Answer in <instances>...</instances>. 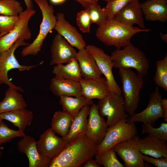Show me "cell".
I'll return each instance as SVG.
<instances>
[{"label": "cell", "mask_w": 167, "mask_h": 167, "mask_svg": "<svg viewBox=\"0 0 167 167\" xmlns=\"http://www.w3.org/2000/svg\"><path fill=\"white\" fill-rule=\"evenodd\" d=\"M97 146L86 135L77 138L66 144L49 167H79L94 157Z\"/></svg>", "instance_id": "6da1fadb"}, {"label": "cell", "mask_w": 167, "mask_h": 167, "mask_svg": "<svg viewBox=\"0 0 167 167\" xmlns=\"http://www.w3.org/2000/svg\"><path fill=\"white\" fill-rule=\"evenodd\" d=\"M150 29H142L120 22L114 18L108 20L97 28L96 36L104 44L121 49L131 43L132 37L140 32H148Z\"/></svg>", "instance_id": "7a4b0ae2"}, {"label": "cell", "mask_w": 167, "mask_h": 167, "mask_svg": "<svg viewBox=\"0 0 167 167\" xmlns=\"http://www.w3.org/2000/svg\"><path fill=\"white\" fill-rule=\"evenodd\" d=\"M115 68H133L143 78L148 72L150 62L144 53L132 43L123 48L116 49L110 56Z\"/></svg>", "instance_id": "3957f363"}, {"label": "cell", "mask_w": 167, "mask_h": 167, "mask_svg": "<svg viewBox=\"0 0 167 167\" xmlns=\"http://www.w3.org/2000/svg\"><path fill=\"white\" fill-rule=\"evenodd\" d=\"M118 74L122 84V94L125 110L130 116L135 112L139 106L143 78L129 68H119Z\"/></svg>", "instance_id": "277c9868"}, {"label": "cell", "mask_w": 167, "mask_h": 167, "mask_svg": "<svg viewBox=\"0 0 167 167\" xmlns=\"http://www.w3.org/2000/svg\"><path fill=\"white\" fill-rule=\"evenodd\" d=\"M39 7L42 13V19L38 35L33 42L22 50L23 57L28 55H36L40 51L44 41L48 33L54 29L57 18L54 15L53 6L50 5L47 0H33Z\"/></svg>", "instance_id": "5b68a950"}, {"label": "cell", "mask_w": 167, "mask_h": 167, "mask_svg": "<svg viewBox=\"0 0 167 167\" xmlns=\"http://www.w3.org/2000/svg\"><path fill=\"white\" fill-rule=\"evenodd\" d=\"M97 105L100 115L107 118L108 127L127 119L129 116L126 111L122 94L110 92L104 98L99 100Z\"/></svg>", "instance_id": "8992f818"}, {"label": "cell", "mask_w": 167, "mask_h": 167, "mask_svg": "<svg viewBox=\"0 0 167 167\" xmlns=\"http://www.w3.org/2000/svg\"><path fill=\"white\" fill-rule=\"evenodd\" d=\"M24 41L19 39L7 51L0 52V84H5L9 87L16 89L22 92L24 91L22 88L16 86L11 82L8 76V72L14 69H17L19 71H28L39 65V64L35 65H22L17 60L14 54L17 48L21 46H26L30 44Z\"/></svg>", "instance_id": "52a82bcc"}, {"label": "cell", "mask_w": 167, "mask_h": 167, "mask_svg": "<svg viewBox=\"0 0 167 167\" xmlns=\"http://www.w3.org/2000/svg\"><path fill=\"white\" fill-rule=\"evenodd\" d=\"M135 123H128L127 119L123 120L109 127L104 139L97 146L96 153H101L136 135L137 129Z\"/></svg>", "instance_id": "ba28073f"}, {"label": "cell", "mask_w": 167, "mask_h": 167, "mask_svg": "<svg viewBox=\"0 0 167 167\" xmlns=\"http://www.w3.org/2000/svg\"><path fill=\"white\" fill-rule=\"evenodd\" d=\"M36 12L33 9L23 11L19 15V20L15 27L8 33L0 36V52L7 51L19 39L24 40L31 39L32 32L28 23Z\"/></svg>", "instance_id": "9c48e42d"}, {"label": "cell", "mask_w": 167, "mask_h": 167, "mask_svg": "<svg viewBox=\"0 0 167 167\" xmlns=\"http://www.w3.org/2000/svg\"><path fill=\"white\" fill-rule=\"evenodd\" d=\"M85 49L94 58L98 68L105 76L109 91L122 94L121 89L113 74L114 64L110 56L101 48L92 45H86Z\"/></svg>", "instance_id": "30bf717a"}, {"label": "cell", "mask_w": 167, "mask_h": 167, "mask_svg": "<svg viewBox=\"0 0 167 167\" xmlns=\"http://www.w3.org/2000/svg\"><path fill=\"white\" fill-rule=\"evenodd\" d=\"M162 99L159 89L157 87H156L154 91L150 94L147 107L139 113L135 112L129 116L127 119V122L128 123L140 122L153 126L159 118L163 117L161 105Z\"/></svg>", "instance_id": "8fae6325"}, {"label": "cell", "mask_w": 167, "mask_h": 167, "mask_svg": "<svg viewBox=\"0 0 167 167\" xmlns=\"http://www.w3.org/2000/svg\"><path fill=\"white\" fill-rule=\"evenodd\" d=\"M139 136L137 135L131 139L119 143L112 148L123 161L126 167H144L142 154L139 151L138 143Z\"/></svg>", "instance_id": "7c38bea8"}, {"label": "cell", "mask_w": 167, "mask_h": 167, "mask_svg": "<svg viewBox=\"0 0 167 167\" xmlns=\"http://www.w3.org/2000/svg\"><path fill=\"white\" fill-rule=\"evenodd\" d=\"M55 134L49 128L41 134L36 141L39 153L50 161L57 156L67 144L62 137L58 136Z\"/></svg>", "instance_id": "4fadbf2b"}, {"label": "cell", "mask_w": 167, "mask_h": 167, "mask_svg": "<svg viewBox=\"0 0 167 167\" xmlns=\"http://www.w3.org/2000/svg\"><path fill=\"white\" fill-rule=\"evenodd\" d=\"M51 66L67 63L76 58L77 52L62 36L57 33L53 38L50 47Z\"/></svg>", "instance_id": "5bb4252c"}, {"label": "cell", "mask_w": 167, "mask_h": 167, "mask_svg": "<svg viewBox=\"0 0 167 167\" xmlns=\"http://www.w3.org/2000/svg\"><path fill=\"white\" fill-rule=\"evenodd\" d=\"M86 135L97 145L103 140L108 126L104 117L99 113L97 104L90 106Z\"/></svg>", "instance_id": "9a60e30c"}, {"label": "cell", "mask_w": 167, "mask_h": 167, "mask_svg": "<svg viewBox=\"0 0 167 167\" xmlns=\"http://www.w3.org/2000/svg\"><path fill=\"white\" fill-rule=\"evenodd\" d=\"M54 29L58 33L62 36L72 47L78 50L85 48L86 43L82 35L74 26L66 19L64 14L58 12Z\"/></svg>", "instance_id": "2e32d148"}, {"label": "cell", "mask_w": 167, "mask_h": 167, "mask_svg": "<svg viewBox=\"0 0 167 167\" xmlns=\"http://www.w3.org/2000/svg\"><path fill=\"white\" fill-rule=\"evenodd\" d=\"M17 145L19 151L27 156L29 167H49L51 161L39 153L37 148L36 141L34 138L26 135L18 141Z\"/></svg>", "instance_id": "e0dca14e"}, {"label": "cell", "mask_w": 167, "mask_h": 167, "mask_svg": "<svg viewBox=\"0 0 167 167\" xmlns=\"http://www.w3.org/2000/svg\"><path fill=\"white\" fill-rule=\"evenodd\" d=\"M143 14L139 0H133L125 6L115 15L114 19L131 26L135 24L145 29Z\"/></svg>", "instance_id": "ac0fdd59"}, {"label": "cell", "mask_w": 167, "mask_h": 167, "mask_svg": "<svg viewBox=\"0 0 167 167\" xmlns=\"http://www.w3.org/2000/svg\"><path fill=\"white\" fill-rule=\"evenodd\" d=\"M82 91V96L89 100H101L110 92L105 78L101 77L95 79L82 78L79 82Z\"/></svg>", "instance_id": "d6986e66"}, {"label": "cell", "mask_w": 167, "mask_h": 167, "mask_svg": "<svg viewBox=\"0 0 167 167\" xmlns=\"http://www.w3.org/2000/svg\"><path fill=\"white\" fill-rule=\"evenodd\" d=\"M49 89L56 96H64L79 97L82 96L79 82L64 79L55 76L50 80Z\"/></svg>", "instance_id": "ffe728a7"}, {"label": "cell", "mask_w": 167, "mask_h": 167, "mask_svg": "<svg viewBox=\"0 0 167 167\" xmlns=\"http://www.w3.org/2000/svg\"><path fill=\"white\" fill-rule=\"evenodd\" d=\"M139 150L144 155L155 158H167V144L166 141L158 139L148 135L138 140Z\"/></svg>", "instance_id": "44dd1931"}, {"label": "cell", "mask_w": 167, "mask_h": 167, "mask_svg": "<svg viewBox=\"0 0 167 167\" xmlns=\"http://www.w3.org/2000/svg\"><path fill=\"white\" fill-rule=\"evenodd\" d=\"M141 4L146 20L162 22L167 21V0H147Z\"/></svg>", "instance_id": "7402d4cb"}, {"label": "cell", "mask_w": 167, "mask_h": 167, "mask_svg": "<svg viewBox=\"0 0 167 167\" xmlns=\"http://www.w3.org/2000/svg\"><path fill=\"white\" fill-rule=\"evenodd\" d=\"M78 61L82 78L95 79L102 75L93 56L85 48L79 50L76 57Z\"/></svg>", "instance_id": "603a6c76"}, {"label": "cell", "mask_w": 167, "mask_h": 167, "mask_svg": "<svg viewBox=\"0 0 167 167\" xmlns=\"http://www.w3.org/2000/svg\"><path fill=\"white\" fill-rule=\"evenodd\" d=\"M89 107L87 106L82 108L73 118L69 132L62 138L66 143L86 135Z\"/></svg>", "instance_id": "cb8c5ba5"}, {"label": "cell", "mask_w": 167, "mask_h": 167, "mask_svg": "<svg viewBox=\"0 0 167 167\" xmlns=\"http://www.w3.org/2000/svg\"><path fill=\"white\" fill-rule=\"evenodd\" d=\"M0 117L12 123L19 130L24 131L27 126H31L33 114L32 111L24 108L0 113Z\"/></svg>", "instance_id": "d4e9b609"}, {"label": "cell", "mask_w": 167, "mask_h": 167, "mask_svg": "<svg viewBox=\"0 0 167 167\" xmlns=\"http://www.w3.org/2000/svg\"><path fill=\"white\" fill-rule=\"evenodd\" d=\"M17 89L9 87L5 92L3 100L0 102V113L25 108L28 105L22 95Z\"/></svg>", "instance_id": "484cf974"}, {"label": "cell", "mask_w": 167, "mask_h": 167, "mask_svg": "<svg viewBox=\"0 0 167 167\" xmlns=\"http://www.w3.org/2000/svg\"><path fill=\"white\" fill-rule=\"evenodd\" d=\"M59 103L62 111L67 113L73 118L81 109L87 106H90L94 102L92 100L86 98L82 96L74 97L62 96H59Z\"/></svg>", "instance_id": "4316f807"}, {"label": "cell", "mask_w": 167, "mask_h": 167, "mask_svg": "<svg viewBox=\"0 0 167 167\" xmlns=\"http://www.w3.org/2000/svg\"><path fill=\"white\" fill-rule=\"evenodd\" d=\"M52 72L64 79L79 82L83 78L77 60L73 59L66 65H54Z\"/></svg>", "instance_id": "83f0119b"}, {"label": "cell", "mask_w": 167, "mask_h": 167, "mask_svg": "<svg viewBox=\"0 0 167 167\" xmlns=\"http://www.w3.org/2000/svg\"><path fill=\"white\" fill-rule=\"evenodd\" d=\"M73 118L63 111H55L52 119L51 128L63 138L68 134Z\"/></svg>", "instance_id": "f1b7e54d"}, {"label": "cell", "mask_w": 167, "mask_h": 167, "mask_svg": "<svg viewBox=\"0 0 167 167\" xmlns=\"http://www.w3.org/2000/svg\"><path fill=\"white\" fill-rule=\"evenodd\" d=\"M95 160L101 166L105 167H123L125 165L118 159L116 152L113 148H109L102 152L96 153Z\"/></svg>", "instance_id": "f546056e"}, {"label": "cell", "mask_w": 167, "mask_h": 167, "mask_svg": "<svg viewBox=\"0 0 167 167\" xmlns=\"http://www.w3.org/2000/svg\"><path fill=\"white\" fill-rule=\"evenodd\" d=\"M154 77L155 84L167 91V55L156 62Z\"/></svg>", "instance_id": "4dcf8cb0"}, {"label": "cell", "mask_w": 167, "mask_h": 167, "mask_svg": "<svg viewBox=\"0 0 167 167\" xmlns=\"http://www.w3.org/2000/svg\"><path fill=\"white\" fill-rule=\"evenodd\" d=\"M23 9L17 0H0V15L18 16Z\"/></svg>", "instance_id": "1f68e13d"}, {"label": "cell", "mask_w": 167, "mask_h": 167, "mask_svg": "<svg viewBox=\"0 0 167 167\" xmlns=\"http://www.w3.org/2000/svg\"><path fill=\"white\" fill-rule=\"evenodd\" d=\"M142 134H147L160 140H167V122H162L158 128H154L148 124L143 123Z\"/></svg>", "instance_id": "d6a6232c"}, {"label": "cell", "mask_w": 167, "mask_h": 167, "mask_svg": "<svg viewBox=\"0 0 167 167\" xmlns=\"http://www.w3.org/2000/svg\"><path fill=\"white\" fill-rule=\"evenodd\" d=\"M88 9L92 24L95 23L99 26L108 20L107 13L105 7L102 8L97 4Z\"/></svg>", "instance_id": "836d02e7"}, {"label": "cell", "mask_w": 167, "mask_h": 167, "mask_svg": "<svg viewBox=\"0 0 167 167\" xmlns=\"http://www.w3.org/2000/svg\"><path fill=\"white\" fill-rule=\"evenodd\" d=\"M26 135L23 131L9 128L2 121L0 124V146L2 143L9 142L15 137H23Z\"/></svg>", "instance_id": "e575fe53"}, {"label": "cell", "mask_w": 167, "mask_h": 167, "mask_svg": "<svg viewBox=\"0 0 167 167\" xmlns=\"http://www.w3.org/2000/svg\"><path fill=\"white\" fill-rule=\"evenodd\" d=\"M76 22L79 29L83 33H89L92 24L88 9L78 12L76 17Z\"/></svg>", "instance_id": "d590c367"}, {"label": "cell", "mask_w": 167, "mask_h": 167, "mask_svg": "<svg viewBox=\"0 0 167 167\" xmlns=\"http://www.w3.org/2000/svg\"><path fill=\"white\" fill-rule=\"evenodd\" d=\"M18 16L0 15V36L10 32L16 25L18 20Z\"/></svg>", "instance_id": "8d00e7d4"}, {"label": "cell", "mask_w": 167, "mask_h": 167, "mask_svg": "<svg viewBox=\"0 0 167 167\" xmlns=\"http://www.w3.org/2000/svg\"><path fill=\"white\" fill-rule=\"evenodd\" d=\"M133 0H113L107 3L105 8L108 20L113 19L116 13L127 4Z\"/></svg>", "instance_id": "74e56055"}, {"label": "cell", "mask_w": 167, "mask_h": 167, "mask_svg": "<svg viewBox=\"0 0 167 167\" xmlns=\"http://www.w3.org/2000/svg\"><path fill=\"white\" fill-rule=\"evenodd\" d=\"M143 159L148 163L154 165L156 167H167V158L162 157L159 158H155L150 157L148 156L142 155Z\"/></svg>", "instance_id": "f35d334b"}, {"label": "cell", "mask_w": 167, "mask_h": 167, "mask_svg": "<svg viewBox=\"0 0 167 167\" xmlns=\"http://www.w3.org/2000/svg\"><path fill=\"white\" fill-rule=\"evenodd\" d=\"M81 5L85 9L88 8L92 5L98 4L96 0H75Z\"/></svg>", "instance_id": "ab89813d"}, {"label": "cell", "mask_w": 167, "mask_h": 167, "mask_svg": "<svg viewBox=\"0 0 167 167\" xmlns=\"http://www.w3.org/2000/svg\"><path fill=\"white\" fill-rule=\"evenodd\" d=\"M82 166L84 167H101L96 162V161L93 159L90 158L86 162H85L82 165Z\"/></svg>", "instance_id": "60d3db41"}, {"label": "cell", "mask_w": 167, "mask_h": 167, "mask_svg": "<svg viewBox=\"0 0 167 167\" xmlns=\"http://www.w3.org/2000/svg\"><path fill=\"white\" fill-rule=\"evenodd\" d=\"M161 105L163 113V118L165 122H167V99H162Z\"/></svg>", "instance_id": "b9f144b4"}, {"label": "cell", "mask_w": 167, "mask_h": 167, "mask_svg": "<svg viewBox=\"0 0 167 167\" xmlns=\"http://www.w3.org/2000/svg\"><path fill=\"white\" fill-rule=\"evenodd\" d=\"M26 9H33V5L32 0H24Z\"/></svg>", "instance_id": "7bdbcfd3"}, {"label": "cell", "mask_w": 167, "mask_h": 167, "mask_svg": "<svg viewBox=\"0 0 167 167\" xmlns=\"http://www.w3.org/2000/svg\"><path fill=\"white\" fill-rule=\"evenodd\" d=\"M52 4L54 5H58L64 2L66 0H49Z\"/></svg>", "instance_id": "ee69618b"}, {"label": "cell", "mask_w": 167, "mask_h": 167, "mask_svg": "<svg viewBox=\"0 0 167 167\" xmlns=\"http://www.w3.org/2000/svg\"><path fill=\"white\" fill-rule=\"evenodd\" d=\"M160 39L164 42H167V33H163L161 32L159 34Z\"/></svg>", "instance_id": "f6af8a7d"}, {"label": "cell", "mask_w": 167, "mask_h": 167, "mask_svg": "<svg viewBox=\"0 0 167 167\" xmlns=\"http://www.w3.org/2000/svg\"><path fill=\"white\" fill-rule=\"evenodd\" d=\"M96 0L98 2L99 1L101 0V1H105V2H106L107 3H108L109 2H111L113 0Z\"/></svg>", "instance_id": "bcb514c9"}, {"label": "cell", "mask_w": 167, "mask_h": 167, "mask_svg": "<svg viewBox=\"0 0 167 167\" xmlns=\"http://www.w3.org/2000/svg\"><path fill=\"white\" fill-rule=\"evenodd\" d=\"M2 152H1V153H0V161H1V156H2Z\"/></svg>", "instance_id": "7dc6e473"}, {"label": "cell", "mask_w": 167, "mask_h": 167, "mask_svg": "<svg viewBox=\"0 0 167 167\" xmlns=\"http://www.w3.org/2000/svg\"><path fill=\"white\" fill-rule=\"evenodd\" d=\"M4 149V148L2 147H0V149L1 150H3Z\"/></svg>", "instance_id": "c3c4849f"}, {"label": "cell", "mask_w": 167, "mask_h": 167, "mask_svg": "<svg viewBox=\"0 0 167 167\" xmlns=\"http://www.w3.org/2000/svg\"><path fill=\"white\" fill-rule=\"evenodd\" d=\"M2 119L0 117V124L2 122Z\"/></svg>", "instance_id": "681fc988"}, {"label": "cell", "mask_w": 167, "mask_h": 167, "mask_svg": "<svg viewBox=\"0 0 167 167\" xmlns=\"http://www.w3.org/2000/svg\"><path fill=\"white\" fill-rule=\"evenodd\" d=\"M2 152V151H0V153H1Z\"/></svg>", "instance_id": "f907efd6"}]
</instances>
